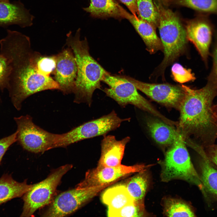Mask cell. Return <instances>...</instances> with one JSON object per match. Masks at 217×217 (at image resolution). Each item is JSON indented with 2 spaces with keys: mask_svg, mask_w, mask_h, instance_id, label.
<instances>
[{
  "mask_svg": "<svg viewBox=\"0 0 217 217\" xmlns=\"http://www.w3.org/2000/svg\"><path fill=\"white\" fill-rule=\"evenodd\" d=\"M7 31V36L0 40V54L10 67L7 89L13 105L19 110L23 102L30 96L59 88L42 68V55L33 49L29 37L17 31Z\"/></svg>",
  "mask_w": 217,
  "mask_h": 217,
  "instance_id": "1",
  "label": "cell"
},
{
  "mask_svg": "<svg viewBox=\"0 0 217 217\" xmlns=\"http://www.w3.org/2000/svg\"><path fill=\"white\" fill-rule=\"evenodd\" d=\"M184 95L180 105L178 130L186 139H196L204 148L217 139V113L213 102L217 96V85L207 81L199 89L181 86Z\"/></svg>",
  "mask_w": 217,
  "mask_h": 217,
  "instance_id": "2",
  "label": "cell"
},
{
  "mask_svg": "<svg viewBox=\"0 0 217 217\" xmlns=\"http://www.w3.org/2000/svg\"><path fill=\"white\" fill-rule=\"evenodd\" d=\"M80 37V28L74 35L71 31L66 35V44L74 53L77 67L74 102L90 106L94 92L101 89V82L108 72L90 55L87 39L81 40Z\"/></svg>",
  "mask_w": 217,
  "mask_h": 217,
  "instance_id": "3",
  "label": "cell"
},
{
  "mask_svg": "<svg viewBox=\"0 0 217 217\" xmlns=\"http://www.w3.org/2000/svg\"><path fill=\"white\" fill-rule=\"evenodd\" d=\"M185 140L181 134L166 152L164 159L160 162L161 180L168 182L173 180H181L195 185L209 202V199L200 176L191 160Z\"/></svg>",
  "mask_w": 217,
  "mask_h": 217,
  "instance_id": "4",
  "label": "cell"
},
{
  "mask_svg": "<svg viewBox=\"0 0 217 217\" xmlns=\"http://www.w3.org/2000/svg\"><path fill=\"white\" fill-rule=\"evenodd\" d=\"M155 5L159 14L158 27L164 53L159 68L162 72L182 52L187 40L185 29L177 15L165 7Z\"/></svg>",
  "mask_w": 217,
  "mask_h": 217,
  "instance_id": "5",
  "label": "cell"
},
{
  "mask_svg": "<svg viewBox=\"0 0 217 217\" xmlns=\"http://www.w3.org/2000/svg\"><path fill=\"white\" fill-rule=\"evenodd\" d=\"M102 81L109 86L104 89L103 92L121 106L125 107L128 105H131L151 114L167 124L173 123L172 121L159 112L140 94L134 85L123 75H112L108 72Z\"/></svg>",
  "mask_w": 217,
  "mask_h": 217,
  "instance_id": "6",
  "label": "cell"
},
{
  "mask_svg": "<svg viewBox=\"0 0 217 217\" xmlns=\"http://www.w3.org/2000/svg\"><path fill=\"white\" fill-rule=\"evenodd\" d=\"M72 167L70 164L60 166L44 180L32 184L23 196L24 205L20 216H32L37 210L49 205L62 177Z\"/></svg>",
  "mask_w": 217,
  "mask_h": 217,
  "instance_id": "7",
  "label": "cell"
},
{
  "mask_svg": "<svg viewBox=\"0 0 217 217\" xmlns=\"http://www.w3.org/2000/svg\"><path fill=\"white\" fill-rule=\"evenodd\" d=\"M130 120L129 118H120L113 110L106 115L84 123L67 133L61 134L54 148L65 147L83 140L103 136L119 127L123 122Z\"/></svg>",
  "mask_w": 217,
  "mask_h": 217,
  "instance_id": "8",
  "label": "cell"
},
{
  "mask_svg": "<svg viewBox=\"0 0 217 217\" xmlns=\"http://www.w3.org/2000/svg\"><path fill=\"white\" fill-rule=\"evenodd\" d=\"M17 125V141L25 149L34 153L54 148L60 134L49 132L36 125L30 115L14 117Z\"/></svg>",
  "mask_w": 217,
  "mask_h": 217,
  "instance_id": "9",
  "label": "cell"
},
{
  "mask_svg": "<svg viewBox=\"0 0 217 217\" xmlns=\"http://www.w3.org/2000/svg\"><path fill=\"white\" fill-rule=\"evenodd\" d=\"M112 184L81 188L75 187L61 193L54 198L42 216L61 217L70 215Z\"/></svg>",
  "mask_w": 217,
  "mask_h": 217,
  "instance_id": "10",
  "label": "cell"
},
{
  "mask_svg": "<svg viewBox=\"0 0 217 217\" xmlns=\"http://www.w3.org/2000/svg\"><path fill=\"white\" fill-rule=\"evenodd\" d=\"M150 166L141 164L132 166L121 164L114 167L97 166L87 171L84 179L75 187L81 188L113 184L128 175L148 169Z\"/></svg>",
  "mask_w": 217,
  "mask_h": 217,
  "instance_id": "11",
  "label": "cell"
},
{
  "mask_svg": "<svg viewBox=\"0 0 217 217\" xmlns=\"http://www.w3.org/2000/svg\"><path fill=\"white\" fill-rule=\"evenodd\" d=\"M140 90L154 101L167 107L179 110L184 95L181 86L168 84L146 83L123 75Z\"/></svg>",
  "mask_w": 217,
  "mask_h": 217,
  "instance_id": "12",
  "label": "cell"
},
{
  "mask_svg": "<svg viewBox=\"0 0 217 217\" xmlns=\"http://www.w3.org/2000/svg\"><path fill=\"white\" fill-rule=\"evenodd\" d=\"M55 55L54 80L59 85V90L64 94L73 93L77 71L74 53L68 47Z\"/></svg>",
  "mask_w": 217,
  "mask_h": 217,
  "instance_id": "13",
  "label": "cell"
},
{
  "mask_svg": "<svg viewBox=\"0 0 217 217\" xmlns=\"http://www.w3.org/2000/svg\"><path fill=\"white\" fill-rule=\"evenodd\" d=\"M185 29L187 40L194 45L207 65L213 32L212 24L207 17L202 16L187 21Z\"/></svg>",
  "mask_w": 217,
  "mask_h": 217,
  "instance_id": "14",
  "label": "cell"
},
{
  "mask_svg": "<svg viewBox=\"0 0 217 217\" xmlns=\"http://www.w3.org/2000/svg\"><path fill=\"white\" fill-rule=\"evenodd\" d=\"M129 137L120 140L113 135L103 136L101 143V153L98 167H114L121 164L127 144L130 141Z\"/></svg>",
  "mask_w": 217,
  "mask_h": 217,
  "instance_id": "15",
  "label": "cell"
},
{
  "mask_svg": "<svg viewBox=\"0 0 217 217\" xmlns=\"http://www.w3.org/2000/svg\"><path fill=\"white\" fill-rule=\"evenodd\" d=\"M34 18L20 1L11 3L0 2V26L17 24L22 27H30Z\"/></svg>",
  "mask_w": 217,
  "mask_h": 217,
  "instance_id": "16",
  "label": "cell"
},
{
  "mask_svg": "<svg viewBox=\"0 0 217 217\" xmlns=\"http://www.w3.org/2000/svg\"><path fill=\"white\" fill-rule=\"evenodd\" d=\"M124 19H127L132 25L145 43L149 53H155L158 51H163L160 39L157 36L156 28L149 23L137 16L130 13L124 9Z\"/></svg>",
  "mask_w": 217,
  "mask_h": 217,
  "instance_id": "17",
  "label": "cell"
},
{
  "mask_svg": "<svg viewBox=\"0 0 217 217\" xmlns=\"http://www.w3.org/2000/svg\"><path fill=\"white\" fill-rule=\"evenodd\" d=\"M146 124L153 138L162 146H171L181 134L173 126L157 117L148 118Z\"/></svg>",
  "mask_w": 217,
  "mask_h": 217,
  "instance_id": "18",
  "label": "cell"
},
{
  "mask_svg": "<svg viewBox=\"0 0 217 217\" xmlns=\"http://www.w3.org/2000/svg\"><path fill=\"white\" fill-rule=\"evenodd\" d=\"M89 6L83 9L91 16L98 18L112 17L121 20L124 19V8L116 0H90Z\"/></svg>",
  "mask_w": 217,
  "mask_h": 217,
  "instance_id": "19",
  "label": "cell"
},
{
  "mask_svg": "<svg viewBox=\"0 0 217 217\" xmlns=\"http://www.w3.org/2000/svg\"><path fill=\"white\" fill-rule=\"evenodd\" d=\"M200 175L206 192L209 197L217 201V168L208 159L205 152L199 154Z\"/></svg>",
  "mask_w": 217,
  "mask_h": 217,
  "instance_id": "20",
  "label": "cell"
},
{
  "mask_svg": "<svg viewBox=\"0 0 217 217\" xmlns=\"http://www.w3.org/2000/svg\"><path fill=\"white\" fill-rule=\"evenodd\" d=\"M102 202L108 209H119L134 200L124 184H120L106 189L101 196Z\"/></svg>",
  "mask_w": 217,
  "mask_h": 217,
  "instance_id": "21",
  "label": "cell"
},
{
  "mask_svg": "<svg viewBox=\"0 0 217 217\" xmlns=\"http://www.w3.org/2000/svg\"><path fill=\"white\" fill-rule=\"evenodd\" d=\"M32 186L27 184L26 181L19 182L10 175H3L0 178V205L22 196Z\"/></svg>",
  "mask_w": 217,
  "mask_h": 217,
  "instance_id": "22",
  "label": "cell"
},
{
  "mask_svg": "<svg viewBox=\"0 0 217 217\" xmlns=\"http://www.w3.org/2000/svg\"><path fill=\"white\" fill-rule=\"evenodd\" d=\"M147 170L137 172L123 183L134 201L144 204L145 197L150 183Z\"/></svg>",
  "mask_w": 217,
  "mask_h": 217,
  "instance_id": "23",
  "label": "cell"
},
{
  "mask_svg": "<svg viewBox=\"0 0 217 217\" xmlns=\"http://www.w3.org/2000/svg\"><path fill=\"white\" fill-rule=\"evenodd\" d=\"M163 214L168 217H195L192 207L182 200L171 197L165 198L163 203Z\"/></svg>",
  "mask_w": 217,
  "mask_h": 217,
  "instance_id": "24",
  "label": "cell"
},
{
  "mask_svg": "<svg viewBox=\"0 0 217 217\" xmlns=\"http://www.w3.org/2000/svg\"><path fill=\"white\" fill-rule=\"evenodd\" d=\"M138 17L156 28L159 25L157 9L152 0H137Z\"/></svg>",
  "mask_w": 217,
  "mask_h": 217,
  "instance_id": "25",
  "label": "cell"
},
{
  "mask_svg": "<svg viewBox=\"0 0 217 217\" xmlns=\"http://www.w3.org/2000/svg\"><path fill=\"white\" fill-rule=\"evenodd\" d=\"M107 215L111 217H133L147 216L144 204L135 202L117 209H108Z\"/></svg>",
  "mask_w": 217,
  "mask_h": 217,
  "instance_id": "26",
  "label": "cell"
},
{
  "mask_svg": "<svg viewBox=\"0 0 217 217\" xmlns=\"http://www.w3.org/2000/svg\"><path fill=\"white\" fill-rule=\"evenodd\" d=\"M173 2L202 13L217 15V0H173Z\"/></svg>",
  "mask_w": 217,
  "mask_h": 217,
  "instance_id": "27",
  "label": "cell"
},
{
  "mask_svg": "<svg viewBox=\"0 0 217 217\" xmlns=\"http://www.w3.org/2000/svg\"><path fill=\"white\" fill-rule=\"evenodd\" d=\"M171 71L174 80L177 82L184 83L195 79L194 75L190 69H187L178 63L174 64L172 67Z\"/></svg>",
  "mask_w": 217,
  "mask_h": 217,
  "instance_id": "28",
  "label": "cell"
},
{
  "mask_svg": "<svg viewBox=\"0 0 217 217\" xmlns=\"http://www.w3.org/2000/svg\"><path fill=\"white\" fill-rule=\"evenodd\" d=\"M11 68L5 58L0 54V90L2 92L7 89ZM1 99L0 96V101Z\"/></svg>",
  "mask_w": 217,
  "mask_h": 217,
  "instance_id": "29",
  "label": "cell"
},
{
  "mask_svg": "<svg viewBox=\"0 0 217 217\" xmlns=\"http://www.w3.org/2000/svg\"><path fill=\"white\" fill-rule=\"evenodd\" d=\"M213 65L211 71L208 76V81L217 84V33L212 51Z\"/></svg>",
  "mask_w": 217,
  "mask_h": 217,
  "instance_id": "30",
  "label": "cell"
},
{
  "mask_svg": "<svg viewBox=\"0 0 217 217\" xmlns=\"http://www.w3.org/2000/svg\"><path fill=\"white\" fill-rule=\"evenodd\" d=\"M17 141V132L0 139V163L9 147Z\"/></svg>",
  "mask_w": 217,
  "mask_h": 217,
  "instance_id": "31",
  "label": "cell"
},
{
  "mask_svg": "<svg viewBox=\"0 0 217 217\" xmlns=\"http://www.w3.org/2000/svg\"><path fill=\"white\" fill-rule=\"evenodd\" d=\"M204 149L208 159L217 168V144L207 146Z\"/></svg>",
  "mask_w": 217,
  "mask_h": 217,
  "instance_id": "32",
  "label": "cell"
},
{
  "mask_svg": "<svg viewBox=\"0 0 217 217\" xmlns=\"http://www.w3.org/2000/svg\"><path fill=\"white\" fill-rule=\"evenodd\" d=\"M128 8L131 13L138 17L137 0H119Z\"/></svg>",
  "mask_w": 217,
  "mask_h": 217,
  "instance_id": "33",
  "label": "cell"
},
{
  "mask_svg": "<svg viewBox=\"0 0 217 217\" xmlns=\"http://www.w3.org/2000/svg\"><path fill=\"white\" fill-rule=\"evenodd\" d=\"M155 5H161L166 7L169 5L170 0H154Z\"/></svg>",
  "mask_w": 217,
  "mask_h": 217,
  "instance_id": "34",
  "label": "cell"
},
{
  "mask_svg": "<svg viewBox=\"0 0 217 217\" xmlns=\"http://www.w3.org/2000/svg\"><path fill=\"white\" fill-rule=\"evenodd\" d=\"M0 2H9V0H0Z\"/></svg>",
  "mask_w": 217,
  "mask_h": 217,
  "instance_id": "35",
  "label": "cell"
},
{
  "mask_svg": "<svg viewBox=\"0 0 217 217\" xmlns=\"http://www.w3.org/2000/svg\"><path fill=\"white\" fill-rule=\"evenodd\" d=\"M215 112H216V113L217 114V105H215Z\"/></svg>",
  "mask_w": 217,
  "mask_h": 217,
  "instance_id": "36",
  "label": "cell"
},
{
  "mask_svg": "<svg viewBox=\"0 0 217 217\" xmlns=\"http://www.w3.org/2000/svg\"><path fill=\"white\" fill-rule=\"evenodd\" d=\"M216 117H217V115H216Z\"/></svg>",
  "mask_w": 217,
  "mask_h": 217,
  "instance_id": "37",
  "label": "cell"
}]
</instances>
